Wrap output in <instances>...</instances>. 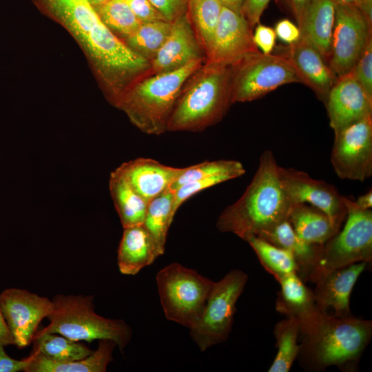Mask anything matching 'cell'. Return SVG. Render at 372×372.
Wrapping results in <instances>:
<instances>
[{
	"label": "cell",
	"instance_id": "17",
	"mask_svg": "<svg viewBox=\"0 0 372 372\" xmlns=\"http://www.w3.org/2000/svg\"><path fill=\"white\" fill-rule=\"evenodd\" d=\"M334 134L372 114V99L352 71L337 79L325 102Z\"/></svg>",
	"mask_w": 372,
	"mask_h": 372
},
{
	"label": "cell",
	"instance_id": "40",
	"mask_svg": "<svg viewBox=\"0 0 372 372\" xmlns=\"http://www.w3.org/2000/svg\"><path fill=\"white\" fill-rule=\"evenodd\" d=\"M37 353V351L33 349L28 357L19 360L10 357L6 353L4 346L0 345V372H26Z\"/></svg>",
	"mask_w": 372,
	"mask_h": 372
},
{
	"label": "cell",
	"instance_id": "38",
	"mask_svg": "<svg viewBox=\"0 0 372 372\" xmlns=\"http://www.w3.org/2000/svg\"><path fill=\"white\" fill-rule=\"evenodd\" d=\"M152 5L169 22L186 13L188 0H149Z\"/></svg>",
	"mask_w": 372,
	"mask_h": 372
},
{
	"label": "cell",
	"instance_id": "26",
	"mask_svg": "<svg viewBox=\"0 0 372 372\" xmlns=\"http://www.w3.org/2000/svg\"><path fill=\"white\" fill-rule=\"evenodd\" d=\"M287 220L304 240L323 245L340 229L321 210L306 203L291 204Z\"/></svg>",
	"mask_w": 372,
	"mask_h": 372
},
{
	"label": "cell",
	"instance_id": "19",
	"mask_svg": "<svg viewBox=\"0 0 372 372\" xmlns=\"http://www.w3.org/2000/svg\"><path fill=\"white\" fill-rule=\"evenodd\" d=\"M185 167H174L147 158H138L116 168L148 203L177 179Z\"/></svg>",
	"mask_w": 372,
	"mask_h": 372
},
{
	"label": "cell",
	"instance_id": "10",
	"mask_svg": "<svg viewBox=\"0 0 372 372\" xmlns=\"http://www.w3.org/2000/svg\"><path fill=\"white\" fill-rule=\"evenodd\" d=\"M342 198L347 209L346 222L323 245L318 271L361 262L369 263L372 259L371 209L360 208L349 197L342 195Z\"/></svg>",
	"mask_w": 372,
	"mask_h": 372
},
{
	"label": "cell",
	"instance_id": "49",
	"mask_svg": "<svg viewBox=\"0 0 372 372\" xmlns=\"http://www.w3.org/2000/svg\"><path fill=\"white\" fill-rule=\"evenodd\" d=\"M88 1L90 3V4L92 6V7L94 8V10H96L110 0H88Z\"/></svg>",
	"mask_w": 372,
	"mask_h": 372
},
{
	"label": "cell",
	"instance_id": "4",
	"mask_svg": "<svg viewBox=\"0 0 372 372\" xmlns=\"http://www.w3.org/2000/svg\"><path fill=\"white\" fill-rule=\"evenodd\" d=\"M203 59L138 80L124 93L116 107L141 132L150 135L165 133L185 83L203 65Z\"/></svg>",
	"mask_w": 372,
	"mask_h": 372
},
{
	"label": "cell",
	"instance_id": "5",
	"mask_svg": "<svg viewBox=\"0 0 372 372\" xmlns=\"http://www.w3.org/2000/svg\"><path fill=\"white\" fill-rule=\"evenodd\" d=\"M230 81L231 66L202 65L185 83L167 131L198 132L220 121L232 104Z\"/></svg>",
	"mask_w": 372,
	"mask_h": 372
},
{
	"label": "cell",
	"instance_id": "27",
	"mask_svg": "<svg viewBox=\"0 0 372 372\" xmlns=\"http://www.w3.org/2000/svg\"><path fill=\"white\" fill-rule=\"evenodd\" d=\"M109 189L123 227L143 225L147 203L117 169L110 174Z\"/></svg>",
	"mask_w": 372,
	"mask_h": 372
},
{
	"label": "cell",
	"instance_id": "34",
	"mask_svg": "<svg viewBox=\"0 0 372 372\" xmlns=\"http://www.w3.org/2000/svg\"><path fill=\"white\" fill-rule=\"evenodd\" d=\"M245 173L243 165L234 160H217L204 161L185 168L183 172L169 186L175 192L178 188L189 182L218 175H225L234 179Z\"/></svg>",
	"mask_w": 372,
	"mask_h": 372
},
{
	"label": "cell",
	"instance_id": "31",
	"mask_svg": "<svg viewBox=\"0 0 372 372\" xmlns=\"http://www.w3.org/2000/svg\"><path fill=\"white\" fill-rule=\"evenodd\" d=\"M172 22L155 21L142 23L124 42L134 52L151 62L169 34Z\"/></svg>",
	"mask_w": 372,
	"mask_h": 372
},
{
	"label": "cell",
	"instance_id": "29",
	"mask_svg": "<svg viewBox=\"0 0 372 372\" xmlns=\"http://www.w3.org/2000/svg\"><path fill=\"white\" fill-rule=\"evenodd\" d=\"M174 192L167 188L147 203L143 225L159 249L165 253L169 229L174 220L172 214Z\"/></svg>",
	"mask_w": 372,
	"mask_h": 372
},
{
	"label": "cell",
	"instance_id": "16",
	"mask_svg": "<svg viewBox=\"0 0 372 372\" xmlns=\"http://www.w3.org/2000/svg\"><path fill=\"white\" fill-rule=\"evenodd\" d=\"M368 263L358 262L349 266L319 271L312 282L316 284L313 291L318 310L324 314L338 318L353 317L349 298L352 289L360 275Z\"/></svg>",
	"mask_w": 372,
	"mask_h": 372
},
{
	"label": "cell",
	"instance_id": "20",
	"mask_svg": "<svg viewBox=\"0 0 372 372\" xmlns=\"http://www.w3.org/2000/svg\"><path fill=\"white\" fill-rule=\"evenodd\" d=\"M284 56L294 67L302 83L311 87L325 103L338 78L319 52L300 38L289 45Z\"/></svg>",
	"mask_w": 372,
	"mask_h": 372
},
{
	"label": "cell",
	"instance_id": "46",
	"mask_svg": "<svg viewBox=\"0 0 372 372\" xmlns=\"http://www.w3.org/2000/svg\"><path fill=\"white\" fill-rule=\"evenodd\" d=\"M313 0H289L298 24L300 23L306 9Z\"/></svg>",
	"mask_w": 372,
	"mask_h": 372
},
{
	"label": "cell",
	"instance_id": "47",
	"mask_svg": "<svg viewBox=\"0 0 372 372\" xmlns=\"http://www.w3.org/2000/svg\"><path fill=\"white\" fill-rule=\"evenodd\" d=\"M355 203L358 207L363 209H371L372 207V191L370 189L364 194L360 196Z\"/></svg>",
	"mask_w": 372,
	"mask_h": 372
},
{
	"label": "cell",
	"instance_id": "9",
	"mask_svg": "<svg viewBox=\"0 0 372 372\" xmlns=\"http://www.w3.org/2000/svg\"><path fill=\"white\" fill-rule=\"evenodd\" d=\"M291 83L302 81L285 56L257 51L231 66V102L251 101Z\"/></svg>",
	"mask_w": 372,
	"mask_h": 372
},
{
	"label": "cell",
	"instance_id": "13",
	"mask_svg": "<svg viewBox=\"0 0 372 372\" xmlns=\"http://www.w3.org/2000/svg\"><path fill=\"white\" fill-rule=\"evenodd\" d=\"M0 309L14 345L23 349L32 342L39 323L52 312L54 303L25 289L9 288L0 293Z\"/></svg>",
	"mask_w": 372,
	"mask_h": 372
},
{
	"label": "cell",
	"instance_id": "18",
	"mask_svg": "<svg viewBox=\"0 0 372 372\" xmlns=\"http://www.w3.org/2000/svg\"><path fill=\"white\" fill-rule=\"evenodd\" d=\"M200 45L187 12L172 22L169 35L150 62L149 74L174 70L204 59Z\"/></svg>",
	"mask_w": 372,
	"mask_h": 372
},
{
	"label": "cell",
	"instance_id": "35",
	"mask_svg": "<svg viewBox=\"0 0 372 372\" xmlns=\"http://www.w3.org/2000/svg\"><path fill=\"white\" fill-rule=\"evenodd\" d=\"M95 10L110 30L123 37L132 34L141 23L126 0H110Z\"/></svg>",
	"mask_w": 372,
	"mask_h": 372
},
{
	"label": "cell",
	"instance_id": "12",
	"mask_svg": "<svg viewBox=\"0 0 372 372\" xmlns=\"http://www.w3.org/2000/svg\"><path fill=\"white\" fill-rule=\"evenodd\" d=\"M331 162L340 178L364 182L371 176L372 114L335 133Z\"/></svg>",
	"mask_w": 372,
	"mask_h": 372
},
{
	"label": "cell",
	"instance_id": "36",
	"mask_svg": "<svg viewBox=\"0 0 372 372\" xmlns=\"http://www.w3.org/2000/svg\"><path fill=\"white\" fill-rule=\"evenodd\" d=\"M229 180L231 179L227 176L218 175L193 180L183 185L174 192V198L172 209V216L174 218L175 214L180 205L190 197L207 188Z\"/></svg>",
	"mask_w": 372,
	"mask_h": 372
},
{
	"label": "cell",
	"instance_id": "2",
	"mask_svg": "<svg viewBox=\"0 0 372 372\" xmlns=\"http://www.w3.org/2000/svg\"><path fill=\"white\" fill-rule=\"evenodd\" d=\"M278 166L271 151L262 154L243 194L219 215L216 225L220 232L232 233L245 240L287 219L291 203L281 187Z\"/></svg>",
	"mask_w": 372,
	"mask_h": 372
},
{
	"label": "cell",
	"instance_id": "44",
	"mask_svg": "<svg viewBox=\"0 0 372 372\" xmlns=\"http://www.w3.org/2000/svg\"><path fill=\"white\" fill-rule=\"evenodd\" d=\"M335 5L353 6L357 7L372 25V0H331Z\"/></svg>",
	"mask_w": 372,
	"mask_h": 372
},
{
	"label": "cell",
	"instance_id": "15",
	"mask_svg": "<svg viewBox=\"0 0 372 372\" xmlns=\"http://www.w3.org/2000/svg\"><path fill=\"white\" fill-rule=\"evenodd\" d=\"M251 29L242 13L223 6L211 43L205 52L206 63L232 66L258 51Z\"/></svg>",
	"mask_w": 372,
	"mask_h": 372
},
{
	"label": "cell",
	"instance_id": "41",
	"mask_svg": "<svg viewBox=\"0 0 372 372\" xmlns=\"http://www.w3.org/2000/svg\"><path fill=\"white\" fill-rule=\"evenodd\" d=\"M276 34L274 30L270 27L258 24L253 34V41L255 45L259 48L262 54H269L276 43Z\"/></svg>",
	"mask_w": 372,
	"mask_h": 372
},
{
	"label": "cell",
	"instance_id": "25",
	"mask_svg": "<svg viewBox=\"0 0 372 372\" xmlns=\"http://www.w3.org/2000/svg\"><path fill=\"white\" fill-rule=\"evenodd\" d=\"M116 346L113 340H99L97 349L90 355L67 362L48 360L36 350L37 353L26 372H105L114 360L112 352Z\"/></svg>",
	"mask_w": 372,
	"mask_h": 372
},
{
	"label": "cell",
	"instance_id": "7",
	"mask_svg": "<svg viewBox=\"0 0 372 372\" xmlns=\"http://www.w3.org/2000/svg\"><path fill=\"white\" fill-rule=\"evenodd\" d=\"M156 280L165 318L189 329L200 315L214 282L177 262L161 269Z\"/></svg>",
	"mask_w": 372,
	"mask_h": 372
},
{
	"label": "cell",
	"instance_id": "23",
	"mask_svg": "<svg viewBox=\"0 0 372 372\" xmlns=\"http://www.w3.org/2000/svg\"><path fill=\"white\" fill-rule=\"evenodd\" d=\"M335 4L331 0H313L298 24L300 38L314 47L325 61L331 53Z\"/></svg>",
	"mask_w": 372,
	"mask_h": 372
},
{
	"label": "cell",
	"instance_id": "32",
	"mask_svg": "<svg viewBox=\"0 0 372 372\" xmlns=\"http://www.w3.org/2000/svg\"><path fill=\"white\" fill-rule=\"evenodd\" d=\"M34 348L48 360L67 362L81 360L93 351L79 341L72 340L59 333H45L35 336Z\"/></svg>",
	"mask_w": 372,
	"mask_h": 372
},
{
	"label": "cell",
	"instance_id": "42",
	"mask_svg": "<svg viewBox=\"0 0 372 372\" xmlns=\"http://www.w3.org/2000/svg\"><path fill=\"white\" fill-rule=\"evenodd\" d=\"M270 0H244L242 13L253 28L257 24Z\"/></svg>",
	"mask_w": 372,
	"mask_h": 372
},
{
	"label": "cell",
	"instance_id": "30",
	"mask_svg": "<svg viewBox=\"0 0 372 372\" xmlns=\"http://www.w3.org/2000/svg\"><path fill=\"white\" fill-rule=\"evenodd\" d=\"M245 241L255 251L264 269L277 281L288 274L298 273L297 263L288 251L256 236L248 237Z\"/></svg>",
	"mask_w": 372,
	"mask_h": 372
},
{
	"label": "cell",
	"instance_id": "24",
	"mask_svg": "<svg viewBox=\"0 0 372 372\" xmlns=\"http://www.w3.org/2000/svg\"><path fill=\"white\" fill-rule=\"evenodd\" d=\"M280 291L276 301V310L287 317H296L300 328L311 323L320 314L313 291L296 273L288 274L278 281Z\"/></svg>",
	"mask_w": 372,
	"mask_h": 372
},
{
	"label": "cell",
	"instance_id": "43",
	"mask_svg": "<svg viewBox=\"0 0 372 372\" xmlns=\"http://www.w3.org/2000/svg\"><path fill=\"white\" fill-rule=\"evenodd\" d=\"M274 31L276 37L289 45L297 42L300 39L298 26L288 19H282L278 22Z\"/></svg>",
	"mask_w": 372,
	"mask_h": 372
},
{
	"label": "cell",
	"instance_id": "6",
	"mask_svg": "<svg viewBox=\"0 0 372 372\" xmlns=\"http://www.w3.org/2000/svg\"><path fill=\"white\" fill-rule=\"evenodd\" d=\"M92 296H55L50 324L37 331L34 338L45 333H59L75 341L91 342L111 340L123 353L132 335L131 327L123 320L110 319L94 312ZM34 339V338H33Z\"/></svg>",
	"mask_w": 372,
	"mask_h": 372
},
{
	"label": "cell",
	"instance_id": "21",
	"mask_svg": "<svg viewBox=\"0 0 372 372\" xmlns=\"http://www.w3.org/2000/svg\"><path fill=\"white\" fill-rule=\"evenodd\" d=\"M258 237L290 252L298 267L297 274L304 282H311L319 270L323 245L309 243L301 238L287 219Z\"/></svg>",
	"mask_w": 372,
	"mask_h": 372
},
{
	"label": "cell",
	"instance_id": "39",
	"mask_svg": "<svg viewBox=\"0 0 372 372\" xmlns=\"http://www.w3.org/2000/svg\"><path fill=\"white\" fill-rule=\"evenodd\" d=\"M132 11L142 23L166 21L149 0H126Z\"/></svg>",
	"mask_w": 372,
	"mask_h": 372
},
{
	"label": "cell",
	"instance_id": "28",
	"mask_svg": "<svg viewBox=\"0 0 372 372\" xmlns=\"http://www.w3.org/2000/svg\"><path fill=\"white\" fill-rule=\"evenodd\" d=\"M300 320L296 317H287L275 325L273 333L278 352L269 372L290 370L300 351Z\"/></svg>",
	"mask_w": 372,
	"mask_h": 372
},
{
	"label": "cell",
	"instance_id": "8",
	"mask_svg": "<svg viewBox=\"0 0 372 372\" xmlns=\"http://www.w3.org/2000/svg\"><path fill=\"white\" fill-rule=\"evenodd\" d=\"M247 280L246 273L234 269L214 282L200 315L189 327L190 337L201 351L228 339L236 302Z\"/></svg>",
	"mask_w": 372,
	"mask_h": 372
},
{
	"label": "cell",
	"instance_id": "14",
	"mask_svg": "<svg viewBox=\"0 0 372 372\" xmlns=\"http://www.w3.org/2000/svg\"><path fill=\"white\" fill-rule=\"evenodd\" d=\"M278 177L291 204L309 203L327 215L338 229H341L347 209L342 195L335 186L293 168L278 166Z\"/></svg>",
	"mask_w": 372,
	"mask_h": 372
},
{
	"label": "cell",
	"instance_id": "1",
	"mask_svg": "<svg viewBox=\"0 0 372 372\" xmlns=\"http://www.w3.org/2000/svg\"><path fill=\"white\" fill-rule=\"evenodd\" d=\"M32 1L79 43L114 105L134 83L149 74L150 62L108 28L88 0Z\"/></svg>",
	"mask_w": 372,
	"mask_h": 372
},
{
	"label": "cell",
	"instance_id": "3",
	"mask_svg": "<svg viewBox=\"0 0 372 372\" xmlns=\"http://www.w3.org/2000/svg\"><path fill=\"white\" fill-rule=\"evenodd\" d=\"M300 351L297 358L308 371H319L331 366L353 369L370 342L372 322L338 318L320 313L300 329Z\"/></svg>",
	"mask_w": 372,
	"mask_h": 372
},
{
	"label": "cell",
	"instance_id": "45",
	"mask_svg": "<svg viewBox=\"0 0 372 372\" xmlns=\"http://www.w3.org/2000/svg\"><path fill=\"white\" fill-rule=\"evenodd\" d=\"M14 344V341L0 309V345Z\"/></svg>",
	"mask_w": 372,
	"mask_h": 372
},
{
	"label": "cell",
	"instance_id": "48",
	"mask_svg": "<svg viewBox=\"0 0 372 372\" xmlns=\"http://www.w3.org/2000/svg\"><path fill=\"white\" fill-rule=\"evenodd\" d=\"M223 6L242 13L244 0H219Z\"/></svg>",
	"mask_w": 372,
	"mask_h": 372
},
{
	"label": "cell",
	"instance_id": "22",
	"mask_svg": "<svg viewBox=\"0 0 372 372\" xmlns=\"http://www.w3.org/2000/svg\"><path fill=\"white\" fill-rule=\"evenodd\" d=\"M163 254L143 225L124 228L117 257L122 274L134 276Z\"/></svg>",
	"mask_w": 372,
	"mask_h": 372
},
{
	"label": "cell",
	"instance_id": "37",
	"mask_svg": "<svg viewBox=\"0 0 372 372\" xmlns=\"http://www.w3.org/2000/svg\"><path fill=\"white\" fill-rule=\"evenodd\" d=\"M351 71L366 94L372 99V39Z\"/></svg>",
	"mask_w": 372,
	"mask_h": 372
},
{
	"label": "cell",
	"instance_id": "33",
	"mask_svg": "<svg viewBox=\"0 0 372 372\" xmlns=\"http://www.w3.org/2000/svg\"><path fill=\"white\" fill-rule=\"evenodd\" d=\"M222 7L219 0H188V10L198 40L205 52L211 43Z\"/></svg>",
	"mask_w": 372,
	"mask_h": 372
},
{
	"label": "cell",
	"instance_id": "11",
	"mask_svg": "<svg viewBox=\"0 0 372 372\" xmlns=\"http://www.w3.org/2000/svg\"><path fill=\"white\" fill-rule=\"evenodd\" d=\"M371 25L355 6L335 5V21L329 66L337 76L352 70L371 37Z\"/></svg>",
	"mask_w": 372,
	"mask_h": 372
}]
</instances>
